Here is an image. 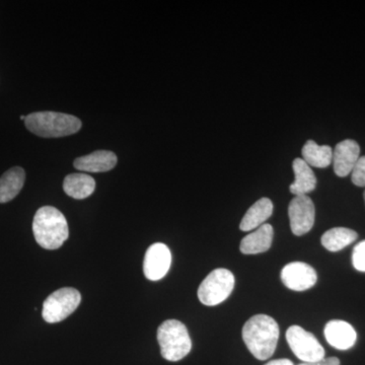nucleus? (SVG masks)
<instances>
[{
	"label": "nucleus",
	"mask_w": 365,
	"mask_h": 365,
	"mask_svg": "<svg viewBox=\"0 0 365 365\" xmlns=\"http://www.w3.org/2000/svg\"><path fill=\"white\" fill-rule=\"evenodd\" d=\"M279 339L277 322L267 314H256L242 327V340L259 360H267L275 352Z\"/></svg>",
	"instance_id": "f257e3e1"
},
{
	"label": "nucleus",
	"mask_w": 365,
	"mask_h": 365,
	"mask_svg": "<svg viewBox=\"0 0 365 365\" xmlns=\"http://www.w3.org/2000/svg\"><path fill=\"white\" fill-rule=\"evenodd\" d=\"M33 232L36 242L43 249H59L69 235L66 216L57 208L43 206L34 217Z\"/></svg>",
	"instance_id": "f03ea898"
},
{
	"label": "nucleus",
	"mask_w": 365,
	"mask_h": 365,
	"mask_svg": "<svg viewBox=\"0 0 365 365\" xmlns=\"http://www.w3.org/2000/svg\"><path fill=\"white\" fill-rule=\"evenodd\" d=\"M25 124L35 135L52 138L72 135L81 130L78 117L57 112H36L26 116Z\"/></svg>",
	"instance_id": "7ed1b4c3"
},
{
	"label": "nucleus",
	"mask_w": 365,
	"mask_h": 365,
	"mask_svg": "<svg viewBox=\"0 0 365 365\" xmlns=\"http://www.w3.org/2000/svg\"><path fill=\"white\" fill-rule=\"evenodd\" d=\"M158 341L162 356L169 361H179L186 357L192 349L188 330L182 322L177 319H168L158 327Z\"/></svg>",
	"instance_id": "20e7f679"
},
{
	"label": "nucleus",
	"mask_w": 365,
	"mask_h": 365,
	"mask_svg": "<svg viewBox=\"0 0 365 365\" xmlns=\"http://www.w3.org/2000/svg\"><path fill=\"white\" fill-rule=\"evenodd\" d=\"M235 276L227 269H215L208 274L198 288V299L204 306L215 307L222 304L232 294Z\"/></svg>",
	"instance_id": "39448f33"
},
{
	"label": "nucleus",
	"mask_w": 365,
	"mask_h": 365,
	"mask_svg": "<svg viewBox=\"0 0 365 365\" xmlns=\"http://www.w3.org/2000/svg\"><path fill=\"white\" fill-rule=\"evenodd\" d=\"M81 302V295L76 288H60L45 299L43 319L49 324L59 323L71 316Z\"/></svg>",
	"instance_id": "423d86ee"
},
{
	"label": "nucleus",
	"mask_w": 365,
	"mask_h": 365,
	"mask_svg": "<svg viewBox=\"0 0 365 365\" xmlns=\"http://www.w3.org/2000/svg\"><path fill=\"white\" fill-rule=\"evenodd\" d=\"M287 340L295 356L302 362H317L325 359V349L314 337L299 326H292L287 331Z\"/></svg>",
	"instance_id": "0eeeda50"
},
{
	"label": "nucleus",
	"mask_w": 365,
	"mask_h": 365,
	"mask_svg": "<svg viewBox=\"0 0 365 365\" xmlns=\"http://www.w3.org/2000/svg\"><path fill=\"white\" fill-rule=\"evenodd\" d=\"M290 228L297 237L311 232L316 218V208L309 196H294L288 206Z\"/></svg>",
	"instance_id": "6e6552de"
},
{
	"label": "nucleus",
	"mask_w": 365,
	"mask_h": 365,
	"mask_svg": "<svg viewBox=\"0 0 365 365\" xmlns=\"http://www.w3.org/2000/svg\"><path fill=\"white\" fill-rule=\"evenodd\" d=\"M172 264L170 249L163 242L151 245L144 256L143 272L148 280L163 279L169 272Z\"/></svg>",
	"instance_id": "1a4fd4ad"
},
{
	"label": "nucleus",
	"mask_w": 365,
	"mask_h": 365,
	"mask_svg": "<svg viewBox=\"0 0 365 365\" xmlns=\"http://www.w3.org/2000/svg\"><path fill=\"white\" fill-rule=\"evenodd\" d=\"M283 284L294 292H304L314 287L318 280L316 270L309 264L292 262L281 271Z\"/></svg>",
	"instance_id": "9d476101"
},
{
	"label": "nucleus",
	"mask_w": 365,
	"mask_h": 365,
	"mask_svg": "<svg viewBox=\"0 0 365 365\" xmlns=\"http://www.w3.org/2000/svg\"><path fill=\"white\" fill-rule=\"evenodd\" d=\"M360 148L356 141L346 139L336 145L333 150L334 172L338 177L344 178L351 174L359 162Z\"/></svg>",
	"instance_id": "9b49d317"
},
{
	"label": "nucleus",
	"mask_w": 365,
	"mask_h": 365,
	"mask_svg": "<svg viewBox=\"0 0 365 365\" xmlns=\"http://www.w3.org/2000/svg\"><path fill=\"white\" fill-rule=\"evenodd\" d=\"M327 342L338 350H348L357 340L356 331L349 323L340 319L329 322L324 330Z\"/></svg>",
	"instance_id": "f8f14e48"
},
{
	"label": "nucleus",
	"mask_w": 365,
	"mask_h": 365,
	"mask_svg": "<svg viewBox=\"0 0 365 365\" xmlns=\"http://www.w3.org/2000/svg\"><path fill=\"white\" fill-rule=\"evenodd\" d=\"M117 155L109 150H97L91 155L76 158L73 165L76 170L86 173H105L114 169Z\"/></svg>",
	"instance_id": "ddd939ff"
},
{
	"label": "nucleus",
	"mask_w": 365,
	"mask_h": 365,
	"mask_svg": "<svg viewBox=\"0 0 365 365\" xmlns=\"http://www.w3.org/2000/svg\"><path fill=\"white\" fill-rule=\"evenodd\" d=\"M273 237L272 225L265 223L242 240L240 250L245 255L265 253L271 248Z\"/></svg>",
	"instance_id": "4468645a"
},
{
	"label": "nucleus",
	"mask_w": 365,
	"mask_h": 365,
	"mask_svg": "<svg viewBox=\"0 0 365 365\" xmlns=\"http://www.w3.org/2000/svg\"><path fill=\"white\" fill-rule=\"evenodd\" d=\"M295 180L289 190L294 196H307L317 187V178L313 170L302 158H295L294 163Z\"/></svg>",
	"instance_id": "2eb2a0df"
},
{
	"label": "nucleus",
	"mask_w": 365,
	"mask_h": 365,
	"mask_svg": "<svg viewBox=\"0 0 365 365\" xmlns=\"http://www.w3.org/2000/svg\"><path fill=\"white\" fill-rule=\"evenodd\" d=\"M273 213V203L270 199L262 198L253 204L246 215L242 217L240 228L242 232H252L261 225H265L266 220Z\"/></svg>",
	"instance_id": "dca6fc26"
},
{
	"label": "nucleus",
	"mask_w": 365,
	"mask_h": 365,
	"mask_svg": "<svg viewBox=\"0 0 365 365\" xmlns=\"http://www.w3.org/2000/svg\"><path fill=\"white\" fill-rule=\"evenodd\" d=\"M26 173L20 167L11 168L0 178V203L13 200L25 184Z\"/></svg>",
	"instance_id": "f3484780"
},
{
	"label": "nucleus",
	"mask_w": 365,
	"mask_h": 365,
	"mask_svg": "<svg viewBox=\"0 0 365 365\" xmlns=\"http://www.w3.org/2000/svg\"><path fill=\"white\" fill-rule=\"evenodd\" d=\"M95 189V179L85 173L71 174L64 179V192L71 198L78 199V200L88 198L93 193Z\"/></svg>",
	"instance_id": "a211bd4d"
},
{
	"label": "nucleus",
	"mask_w": 365,
	"mask_h": 365,
	"mask_svg": "<svg viewBox=\"0 0 365 365\" xmlns=\"http://www.w3.org/2000/svg\"><path fill=\"white\" fill-rule=\"evenodd\" d=\"M302 160L309 167L328 168L332 163L333 150L329 145H319L314 140L307 141L302 148Z\"/></svg>",
	"instance_id": "6ab92c4d"
},
{
	"label": "nucleus",
	"mask_w": 365,
	"mask_h": 365,
	"mask_svg": "<svg viewBox=\"0 0 365 365\" xmlns=\"http://www.w3.org/2000/svg\"><path fill=\"white\" fill-rule=\"evenodd\" d=\"M359 235L347 227H334L322 235V245L330 252H338L356 241Z\"/></svg>",
	"instance_id": "aec40b11"
},
{
	"label": "nucleus",
	"mask_w": 365,
	"mask_h": 365,
	"mask_svg": "<svg viewBox=\"0 0 365 365\" xmlns=\"http://www.w3.org/2000/svg\"><path fill=\"white\" fill-rule=\"evenodd\" d=\"M353 267L360 272H365V241L355 246L352 253Z\"/></svg>",
	"instance_id": "412c9836"
},
{
	"label": "nucleus",
	"mask_w": 365,
	"mask_h": 365,
	"mask_svg": "<svg viewBox=\"0 0 365 365\" xmlns=\"http://www.w3.org/2000/svg\"><path fill=\"white\" fill-rule=\"evenodd\" d=\"M351 180L355 186L365 187V155L359 158L351 173Z\"/></svg>",
	"instance_id": "4be33fe9"
},
{
	"label": "nucleus",
	"mask_w": 365,
	"mask_h": 365,
	"mask_svg": "<svg viewBox=\"0 0 365 365\" xmlns=\"http://www.w3.org/2000/svg\"><path fill=\"white\" fill-rule=\"evenodd\" d=\"M299 365H340V360L337 357H329L317 362H302Z\"/></svg>",
	"instance_id": "5701e85b"
},
{
	"label": "nucleus",
	"mask_w": 365,
	"mask_h": 365,
	"mask_svg": "<svg viewBox=\"0 0 365 365\" xmlns=\"http://www.w3.org/2000/svg\"><path fill=\"white\" fill-rule=\"evenodd\" d=\"M265 365H294L292 364V361H290L289 359H277L272 360V361H269L268 364Z\"/></svg>",
	"instance_id": "b1692460"
},
{
	"label": "nucleus",
	"mask_w": 365,
	"mask_h": 365,
	"mask_svg": "<svg viewBox=\"0 0 365 365\" xmlns=\"http://www.w3.org/2000/svg\"><path fill=\"white\" fill-rule=\"evenodd\" d=\"M364 202H365V191H364Z\"/></svg>",
	"instance_id": "393cba45"
}]
</instances>
